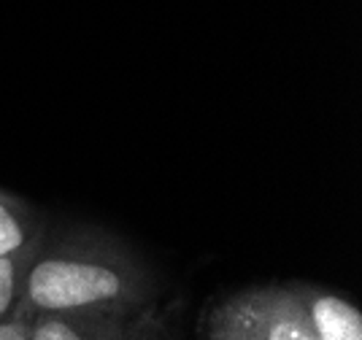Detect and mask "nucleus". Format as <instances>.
I'll list each match as a JSON object with an SVG mask.
<instances>
[{
	"mask_svg": "<svg viewBox=\"0 0 362 340\" xmlns=\"http://www.w3.org/2000/svg\"><path fill=\"white\" fill-rule=\"evenodd\" d=\"M28 292L41 311H74L111 300L119 292V276L92 262L46 259L33 267Z\"/></svg>",
	"mask_w": 362,
	"mask_h": 340,
	"instance_id": "obj_1",
	"label": "nucleus"
},
{
	"mask_svg": "<svg viewBox=\"0 0 362 340\" xmlns=\"http://www.w3.org/2000/svg\"><path fill=\"white\" fill-rule=\"evenodd\" d=\"M319 340H362V313L341 297H319L311 308Z\"/></svg>",
	"mask_w": 362,
	"mask_h": 340,
	"instance_id": "obj_2",
	"label": "nucleus"
},
{
	"mask_svg": "<svg viewBox=\"0 0 362 340\" xmlns=\"http://www.w3.org/2000/svg\"><path fill=\"white\" fill-rule=\"evenodd\" d=\"M259 340H319L314 324H308L298 313H284L281 319H273L271 327Z\"/></svg>",
	"mask_w": 362,
	"mask_h": 340,
	"instance_id": "obj_3",
	"label": "nucleus"
},
{
	"mask_svg": "<svg viewBox=\"0 0 362 340\" xmlns=\"http://www.w3.org/2000/svg\"><path fill=\"white\" fill-rule=\"evenodd\" d=\"M22 240H25V233L14 219V213L6 206H0V257L16 252L22 246Z\"/></svg>",
	"mask_w": 362,
	"mask_h": 340,
	"instance_id": "obj_4",
	"label": "nucleus"
},
{
	"mask_svg": "<svg viewBox=\"0 0 362 340\" xmlns=\"http://www.w3.org/2000/svg\"><path fill=\"white\" fill-rule=\"evenodd\" d=\"M30 340H84L71 324L60 319H44L41 324L30 332Z\"/></svg>",
	"mask_w": 362,
	"mask_h": 340,
	"instance_id": "obj_5",
	"label": "nucleus"
},
{
	"mask_svg": "<svg viewBox=\"0 0 362 340\" xmlns=\"http://www.w3.org/2000/svg\"><path fill=\"white\" fill-rule=\"evenodd\" d=\"M14 297V265L8 257H0V316L8 311Z\"/></svg>",
	"mask_w": 362,
	"mask_h": 340,
	"instance_id": "obj_6",
	"label": "nucleus"
},
{
	"mask_svg": "<svg viewBox=\"0 0 362 340\" xmlns=\"http://www.w3.org/2000/svg\"><path fill=\"white\" fill-rule=\"evenodd\" d=\"M0 340H30V332L22 324H0Z\"/></svg>",
	"mask_w": 362,
	"mask_h": 340,
	"instance_id": "obj_7",
	"label": "nucleus"
}]
</instances>
